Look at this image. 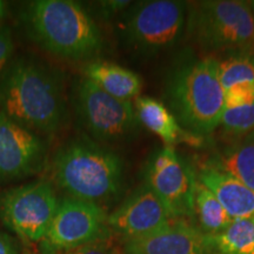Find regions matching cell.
Wrapping results in <instances>:
<instances>
[{
	"label": "cell",
	"instance_id": "cell-28",
	"mask_svg": "<svg viewBox=\"0 0 254 254\" xmlns=\"http://www.w3.org/2000/svg\"><path fill=\"white\" fill-rule=\"evenodd\" d=\"M23 254H39V253H36V252H31V251H28V252H24Z\"/></svg>",
	"mask_w": 254,
	"mask_h": 254
},
{
	"label": "cell",
	"instance_id": "cell-25",
	"mask_svg": "<svg viewBox=\"0 0 254 254\" xmlns=\"http://www.w3.org/2000/svg\"><path fill=\"white\" fill-rule=\"evenodd\" d=\"M18 240L0 231V254H23Z\"/></svg>",
	"mask_w": 254,
	"mask_h": 254
},
{
	"label": "cell",
	"instance_id": "cell-19",
	"mask_svg": "<svg viewBox=\"0 0 254 254\" xmlns=\"http://www.w3.org/2000/svg\"><path fill=\"white\" fill-rule=\"evenodd\" d=\"M206 239L212 253L254 254V219L233 220L221 233Z\"/></svg>",
	"mask_w": 254,
	"mask_h": 254
},
{
	"label": "cell",
	"instance_id": "cell-12",
	"mask_svg": "<svg viewBox=\"0 0 254 254\" xmlns=\"http://www.w3.org/2000/svg\"><path fill=\"white\" fill-rule=\"evenodd\" d=\"M172 221L167 209L146 184L133 190L107 217V226L123 244L154 233Z\"/></svg>",
	"mask_w": 254,
	"mask_h": 254
},
{
	"label": "cell",
	"instance_id": "cell-11",
	"mask_svg": "<svg viewBox=\"0 0 254 254\" xmlns=\"http://www.w3.org/2000/svg\"><path fill=\"white\" fill-rule=\"evenodd\" d=\"M50 146L45 136L0 113V185L21 182L46 170Z\"/></svg>",
	"mask_w": 254,
	"mask_h": 254
},
{
	"label": "cell",
	"instance_id": "cell-3",
	"mask_svg": "<svg viewBox=\"0 0 254 254\" xmlns=\"http://www.w3.org/2000/svg\"><path fill=\"white\" fill-rule=\"evenodd\" d=\"M28 39L50 55L86 62L103 49V34L87 8L72 0H33L19 13Z\"/></svg>",
	"mask_w": 254,
	"mask_h": 254
},
{
	"label": "cell",
	"instance_id": "cell-20",
	"mask_svg": "<svg viewBox=\"0 0 254 254\" xmlns=\"http://www.w3.org/2000/svg\"><path fill=\"white\" fill-rule=\"evenodd\" d=\"M218 62V75L222 90L240 85H254V56L237 53Z\"/></svg>",
	"mask_w": 254,
	"mask_h": 254
},
{
	"label": "cell",
	"instance_id": "cell-15",
	"mask_svg": "<svg viewBox=\"0 0 254 254\" xmlns=\"http://www.w3.org/2000/svg\"><path fill=\"white\" fill-rule=\"evenodd\" d=\"M200 183L212 190L233 220L254 219V190L230 174L204 165L196 173Z\"/></svg>",
	"mask_w": 254,
	"mask_h": 254
},
{
	"label": "cell",
	"instance_id": "cell-18",
	"mask_svg": "<svg viewBox=\"0 0 254 254\" xmlns=\"http://www.w3.org/2000/svg\"><path fill=\"white\" fill-rule=\"evenodd\" d=\"M194 217L199 222L200 231L206 237L221 233L233 221L217 196L208 187L200 183L198 178L194 190Z\"/></svg>",
	"mask_w": 254,
	"mask_h": 254
},
{
	"label": "cell",
	"instance_id": "cell-22",
	"mask_svg": "<svg viewBox=\"0 0 254 254\" xmlns=\"http://www.w3.org/2000/svg\"><path fill=\"white\" fill-rule=\"evenodd\" d=\"M64 254H126L124 244L112 233Z\"/></svg>",
	"mask_w": 254,
	"mask_h": 254
},
{
	"label": "cell",
	"instance_id": "cell-29",
	"mask_svg": "<svg viewBox=\"0 0 254 254\" xmlns=\"http://www.w3.org/2000/svg\"><path fill=\"white\" fill-rule=\"evenodd\" d=\"M253 52H254V46H253Z\"/></svg>",
	"mask_w": 254,
	"mask_h": 254
},
{
	"label": "cell",
	"instance_id": "cell-2",
	"mask_svg": "<svg viewBox=\"0 0 254 254\" xmlns=\"http://www.w3.org/2000/svg\"><path fill=\"white\" fill-rule=\"evenodd\" d=\"M47 167L49 178L66 195L101 207L118 198L124 189L123 159L85 134L60 145Z\"/></svg>",
	"mask_w": 254,
	"mask_h": 254
},
{
	"label": "cell",
	"instance_id": "cell-1",
	"mask_svg": "<svg viewBox=\"0 0 254 254\" xmlns=\"http://www.w3.org/2000/svg\"><path fill=\"white\" fill-rule=\"evenodd\" d=\"M0 113L45 138L63 131L71 118L63 74L31 57L13 58L0 80Z\"/></svg>",
	"mask_w": 254,
	"mask_h": 254
},
{
	"label": "cell",
	"instance_id": "cell-10",
	"mask_svg": "<svg viewBox=\"0 0 254 254\" xmlns=\"http://www.w3.org/2000/svg\"><path fill=\"white\" fill-rule=\"evenodd\" d=\"M106 209L93 202L63 196L45 237L38 244L39 254H64L111 234Z\"/></svg>",
	"mask_w": 254,
	"mask_h": 254
},
{
	"label": "cell",
	"instance_id": "cell-17",
	"mask_svg": "<svg viewBox=\"0 0 254 254\" xmlns=\"http://www.w3.org/2000/svg\"><path fill=\"white\" fill-rule=\"evenodd\" d=\"M254 190V132L236 135L206 163Z\"/></svg>",
	"mask_w": 254,
	"mask_h": 254
},
{
	"label": "cell",
	"instance_id": "cell-24",
	"mask_svg": "<svg viewBox=\"0 0 254 254\" xmlns=\"http://www.w3.org/2000/svg\"><path fill=\"white\" fill-rule=\"evenodd\" d=\"M14 43L12 31L7 25L0 26V80L13 59Z\"/></svg>",
	"mask_w": 254,
	"mask_h": 254
},
{
	"label": "cell",
	"instance_id": "cell-8",
	"mask_svg": "<svg viewBox=\"0 0 254 254\" xmlns=\"http://www.w3.org/2000/svg\"><path fill=\"white\" fill-rule=\"evenodd\" d=\"M58 205L55 184L50 178H40L0 194V219L21 240L39 244L49 231Z\"/></svg>",
	"mask_w": 254,
	"mask_h": 254
},
{
	"label": "cell",
	"instance_id": "cell-9",
	"mask_svg": "<svg viewBox=\"0 0 254 254\" xmlns=\"http://www.w3.org/2000/svg\"><path fill=\"white\" fill-rule=\"evenodd\" d=\"M146 184L161 200L172 220L194 217L196 172L173 147L157 150L144 168Z\"/></svg>",
	"mask_w": 254,
	"mask_h": 254
},
{
	"label": "cell",
	"instance_id": "cell-23",
	"mask_svg": "<svg viewBox=\"0 0 254 254\" xmlns=\"http://www.w3.org/2000/svg\"><path fill=\"white\" fill-rule=\"evenodd\" d=\"M93 12H90L92 17H97L101 20L110 21L113 19H118L126 11L132 1L128 0H104V1L92 2Z\"/></svg>",
	"mask_w": 254,
	"mask_h": 254
},
{
	"label": "cell",
	"instance_id": "cell-16",
	"mask_svg": "<svg viewBox=\"0 0 254 254\" xmlns=\"http://www.w3.org/2000/svg\"><path fill=\"white\" fill-rule=\"evenodd\" d=\"M82 77L120 100L133 101L142 88L141 78L131 69L104 60H91L82 66Z\"/></svg>",
	"mask_w": 254,
	"mask_h": 254
},
{
	"label": "cell",
	"instance_id": "cell-5",
	"mask_svg": "<svg viewBox=\"0 0 254 254\" xmlns=\"http://www.w3.org/2000/svg\"><path fill=\"white\" fill-rule=\"evenodd\" d=\"M189 5L178 0H147L129 6L117 19L120 43L139 56L172 49L186 33Z\"/></svg>",
	"mask_w": 254,
	"mask_h": 254
},
{
	"label": "cell",
	"instance_id": "cell-21",
	"mask_svg": "<svg viewBox=\"0 0 254 254\" xmlns=\"http://www.w3.org/2000/svg\"><path fill=\"white\" fill-rule=\"evenodd\" d=\"M221 126L225 131L234 135L254 132V103L239 109L225 110Z\"/></svg>",
	"mask_w": 254,
	"mask_h": 254
},
{
	"label": "cell",
	"instance_id": "cell-14",
	"mask_svg": "<svg viewBox=\"0 0 254 254\" xmlns=\"http://www.w3.org/2000/svg\"><path fill=\"white\" fill-rule=\"evenodd\" d=\"M133 104L140 125L158 135L165 144V147L174 148V146L182 142L199 147L204 142V138L185 131L161 100L139 95Z\"/></svg>",
	"mask_w": 254,
	"mask_h": 254
},
{
	"label": "cell",
	"instance_id": "cell-4",
	"mask_svg": "<svg viewBox=\"0 0 254 254\" xmlns=\"http://www.w3.org/2000/svg\"><path fill=\"white\" fill-rule=\"evenodd\" d=\"M164 94L165 105L185 131L205 138L221 125L225 97L217 59L184 53L168 72Z\"/></svg>",
	"mask_w": 254,
	"mask_h": 254
},
{
	"label": "cell",
	"instance_id": "cell-27",
	"mask_svg": "<svg viewBox=\"0 0 254 254\" xmlns=\"http://www.w3.org/2000/svg\"><path fill=\"white\" fill-rule=\"evenodd\" d=\"M249 4H250L251 9H252V13H253V15H254V1H250Z\"/></svg>",
	"mask_w": 254,
	"mask_h": 254
},
{
	"label": "cell",
	"instance_id": "cell-6",
	"mask_svg": "<svg viewBox=\"0 0 254 254\" xmlns=\"http://www.w3.org/2000/svg\"><path fill=\"white\" fill-rule=\"evenodd\" d=\"M186 33L206 51L250 53L254 46V15L245 1H199L189 6Z\"/></svg>",
	"mask_w": 254,
	"mask_h": 254
},
{
	"label": "cell",
	"instance_id": "cell-7",
	"mask_svg": "<svg viewBox=\"0 0 254 254\" xmlns=\"http://www.w3.org/2000/svg\"><path fill=\"white\" fill-rule=\"evenodd\" d=\"M68 101L85 135L101 145L128 140L140 131L133 101L117 99L82 75L72 81Z\"/></svg>",
	"mask_w": 254,
	"mask_h": 254
},
{
	"label": "cell",
	"instance_id": "cell-26",
	"mask_svg": "<svg viewBox=\"0 0 254 254\" xmlns=\"http://www.w3.org/2000/svg\"><path fill=\"white\" fill-rule=\"evenodd\" d=\"M6 17H7V2L0 0V26L4 25Z\"/></svg>",
	"mask_w": 254,
	"mask_h": 254
},
{
	"label": "cell",
	"instance_id": "cell-13",
	"mask_svg": "<svg viewBox=\"0 0 254 254\" xmlns=\"http://www.w3.org/2000/svg\"><path fill=\"white\" fill-rule=\"evenodd\" d=\"M126 254H213L206 236L184 220H172L148 236L124 244Z\"/></svg>",
	"mask_w": 254,
	"mask_h": 254
}]
</instances>
